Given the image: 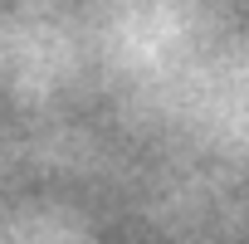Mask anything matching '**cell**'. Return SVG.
Instances as JSON below:
<instances>
[]
</instances>
